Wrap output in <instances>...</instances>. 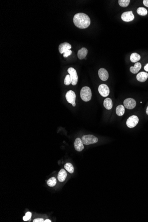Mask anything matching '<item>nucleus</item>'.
I'll return each mask as SVG.
<instances>
[{"instance_id":"15","label":"nucleus","mask_w":148,"mask_h":222,"mask_svg":"<svg viewBox=\"0 0 148 222\" xmlns=\"http://www.w3.org/2000/svg\"><path fill=\"white\" fill-rule=\"evenodd\" d=\"M88 53V50L86 48H82L81 49L79 50L78 52V57L79 59L83 60L85 59Z\"/></svg>"},{"instance_id":"4","label":"nucleus","mask_w":148,"mask_h":222,"mask_svg":"<svg viewBox=\"0 0 148 222\" xmlns=\"http://www.w3.org/2000/svg\"><path fill=\"white\" fill-rule=\"evenodd\" d=\"M68 72L69 74L71 80V84L73 86L77 84L78 81V76L76 70L74 68H70L68 70Z\"/></svg>"},{"instance_id":"5","label":"nucleus","mask_w":148,"mask_h":222,"mask_svg":"<svg viewBox=\"0 0 148 222\" xmlns=\"http://www.w3.org/2000/svg\"><path fill=\"white\" fill-rule=\"evenodd\" d=\"M66 98L68 103L72 104L73 106H76V95L73 90H70L66 92Z\"/></svg>"},{"instance_id":"28","label":"nucleus","mask_w":148,"mask_h":222,"mask_svg":"<svg viewBox=\"0 0 148 222\" xmlns=\"http://www.w3.org/2000/svg\"><path fill=\"white\" fill-rule=\"evenodd\" d=\"M143 4L145 6L148 7V0H144L143 1Z\"/></svg>"},{"instance_id":"31","label":"nucleus","mask_w":148,"mask_h":222,"mask_svg":"<svg viewBox=\"0 0 148 222\" xmlns=\"http://www.w3.org/2000/svg\"><path fill=\"white\" fill-rule=\"evenodd\" d=\"M146 113L147 115H148V106L146 110Z\"/></svg>"},{"instance_id":"21","label":"nucleus","mask_w":148,"mask_h":222,"mask_svg":"<svg viewBox=\"0 0 148 222\" xmlns=\"http://www.w3.org/2000/svg\"><path fill=\"white\" fill-rule=\"evenodd\" d=\"M47 184H48V186H49V187H54L57 184V181H56V178L53 177L50 178L47 181Z\"/></svg>"},{"instance_id":"18","label":"nucleus","mask_w":148,"mask_h":222,"mask_svg":"<svg viewBox=\"0 0 148 222\" xmlns=\"http://www.w3.org/2000/svg\"><path fill=\"white\" fill-rule=\"evenodd\" d=\"M125 107H124V106L122 105H119L116 109V114H117V115L119 116H121L124 115V114L125 113Z\"/></svg>"},{"instance_id":"20","label":"nucleus","mask_w":148,"mask_h":222,"mask_svg":"<svg viewBox=\"0 0 148 222\" xmlns=\"http://www.w3.org/2000/svg\"><path fill=\"white\" fill-rule=\"evenodd\" d=\"M64 168L69 173L72 174L74 173V167H73L72 164L70 163H67L65 164L64 165Z\"/></svg>"},{"instance_id":"19","label":"nucleus","mask_w":148,"mask_h":222,"mask_svg":"<svg viewBox=\"0 0 148 222\" xmlns=\"http://www.w3.org/2000/svg\"><path fill=\"white\" fill-rule=\"evenodd\" d=\"M140 59V55L137 53H133L131 54L130 57V61L133 63H136L139 61Z\"/></svg>"},{"instance_id":"24","label":"nucleus","mask_w":148,"mask_h":222,"mask_svg":"<svg viewBox=\"0 0 148 222\" xmlns=\"http://www.w3.org/2000/svg\"><path fill=\"white\" fill-rule=\"evenodd\" d=\"M64 83L66 85H69L71 83V77L70 75H68L65 77L64 81Z\"/></svg>"},{"instance_id":"3","label":"nucleus","mask_w":148,"mask_h":222,"mask_svg":"<svg viewBox=\"0 0 148 222\" xmlns=\"http://www.w3.org/2000/svg\"><path fill=\"white\" fill-rule=\"evenodd\" d=\"M81 140L83 144L85 145L94 144L98 141V138L93 135H84L82 137Z\"/></svg>"},{"instance_id":"17","label":"nucleus","mask_w":148,"mask_h":222,"mask_svg":"<svg viewBox=\"0 0 148 222\" xmlns=\"http://www.w3.org/2000/svg\"><path fill=\"white\" fill-rule=\"evenodd\" d=\"M103 105L104 106L107 110H111L113 107V103L112 100L109 98H106L104 101Z\"/></svg>"},{"instance_id":"16","label":"nucleus","mask_w":148,"mask_h":222,"mask_svg":"<svg viewBox=\"0 0 148 222\" xmlns=\"http://www.w3.org/2000/svg\"><path fill=\"white\" fill-rule=\"evenodd\" d=\"M142 68V65L140 63H136L134 67H131L130 68V71L133 74L137 73Z\"/></svg>"},{"instance_id":"2","label":"nucleus","mask_w":148,"mask_h":222,"mask_svg":"<svg viewBox=\"0 0 148 222\" xmlns=\"http://www.w3.org/2000/svg\"><path fill=\"white\" fill-rule=\"evenodd\" d=\"M80 97L83 101L88 102L91 100L92 97L91 90L88 87H84L80 91Z\"/></svg>"},{"instance_id":"12","label":"nucleus","mask_w":148,"mask_h":222,"mask_svg":"<svg viewBox=\"0 0 148 222\" xmlns=\"http://www.w3.org/2000/svg\"><path fill=\"white\" fill-rule=\"evenodd\" d=\"M71 48V45L67 42L61 44L59 47V52L61 54H63Z\"/></svg>"},{"instance_id":"14","label":"nucleus","mask_w":148,"mask_h":222,"mask_svg":"<svg viewBox=\"0 0 148 222\" xmlns=\"http://www.w3.org/2000/svg\"><path fill=\"white\" fill-rule=\"evenodd\" d=\"M67 176V173L64 169H62L60 171L58 175V179L60 182H63L65 181Z\"/></svg>"},{"instance_id":"1","label":"nucleus","mask_w":148,"mask_h":222,"mask_svg":"<svg viewBox=\"0 0 148 222\" xmlns=\"http://www.w3.org/2000/svg\"><path fill=\"white\" fill-rule=\"evenodd\" d=\"M74 24L77 28L84 29L88 28L91 24V20L88 16L84 13H78L74 16Z\"/></svg>"},{"instance_id":"6","label":"nucleus","mask_w":148,"mask_h":222,"mask_svg":"<svg viewBox=\"0 0 148 222\" xmlns=\"http://www.w3.org/2000/svg\"><path fill=\"white\" fill-rule=\"evenodd\" d=\"M139 121V118L136 115H132L127 120V125L129 128H133L135 127Z\"/></svg>"},{"instance_id":"27","label":"nucleus","mask_w":148,"mask_h":222,"mask_svg":"<svg viewBox=\"0 0 148 222\" xmlns=\"http://www.w3.org/2000/svg\"><path fill=\"white\" fill-rule=\"evenodd\" d=\"M33 222H45V221L43 219H35L33 221Z\"/></svg>"},{"instance_id":"13","label":"nucleus","mask_w":148,"mask_h":222,"mask_svg":"<svg viewBox=\"0 0 148 222\" xmlns=\"http://www.w3.org/2000/svg\"><path fill=\"white\" fill-rule=\"evenodd\" d=\"M148 78V74L147 72H140L137 75V79L140 82H145Z\"/></svg>"},{"instance_id":"7","label":"nucleus","mask_w":148,"mask_h":222,"mask_svg":"<svg viewBox=\"0 0 148 222\" xmlns=\"http://www.w3.org/2000/svg\"><path fill=\"white\" fill-rule=\"evenodd\" d=\"M98 90L100 95L103 97L108 96L110 94L109 88L105 84H102L99 86Z\"/></svg>"},{"instance_id":"25","label":"nucleus","mask_w":148,"mask_h":222,"mask_svg":"<svg viewBox=\"0 0 148 222\" xmlns=\"http://www.w3.org/2000/svg\"><path fill=\"white\" fill-rule=\"evenodd\" d=\"M31 216H32V213L28 211V212H27L26 213L25 216H24L23 219L25 221L29 220L30 219Z\"/></svg>"},{"instance_id":"9","label":"nucleus","mask_w":148,"mask_h":222,"mask_svg":"<svg viewBox=\"0 0 148 222\" xmlns=\"http://www.w3.org/2000/svg\"><path fill=\"white\" fill-rule=\"evenodd\" d=\"M121 18L125 22H131L134 20V16L132 11H128L123 12L122 14Z\"/></svg>"},{"instance_id":"11","label":"nucleus","mask_w":148,"mask_h":222,"mask_svg":"<svg viewBox=\"0 0 148 222\" xmlns=\"http://www.w3.org/2000/svg\"><path fill=\"white\" fill-rule=\"evenodd\" d=\"M98 74H99V78L102 81H105L108 80L109 78V74L107 70L103 68H100L99 70Z\"/></svg>"},{"instance_id":"30","label":"nucleus","mask_w":148,"mask_h":222,"mask_svg":"<svg viewBox=\"0 0 148 222\" xmlns=\"http://www.w3.org/2000/svg\"><path fill=\"white\" fill-rule=\"evenodd\" d=\"M45 222H51V221L50 219H46L45 221Z\"/></svg>"},{"instance_id":"8","label":"nucleus","mask_w":148,"mask_h":222,"mask_svg":"<svg viewBox=\"0 0 148 222\" xmlns=\"http://www.w3.org/2000/svg\"><path fill=\"white\" fill-rule=\"evenodd\" d=\"M124 106L127 109H133L136 106V102L132 98H128L125 99L124 101Z\"/></svg>"},{"instance_id":"22","label":"nucleus","mask_w":148,"mask_h":222,"mask_svg":"<svg viewBox=\"0 0 148 222\" xmlns=\"http://www.w3.org/2000/svg\"><path fill=\"white\" fill-rule=\"evenodd\" d=\"M137 12V14H139V15L142 16L146 15L148 13L147 9L143 7H139L138 8Z\"/></svg>"},{"instance_id":"29","label":"nucleus","mask_w":148,"mask_h":222,"mask_svg":"<svg viewBox=\"0 0 148 222\" xmlns=\"http://www.w3.org/2000/svg\"><path fill=\"white\" fill-rule=\"evenodd\" d=\"M144 69H145V71H148V64H147V65L145 66V67H144Z\"/></svg>"},{"instance_id":"26","label":"nucleus","mask_w":148,"mask_h":222,"mask_svg":"<svg viewBox=\"0 0 148 222\" xmlns=\"http://www.w3.org/2000/svg\"><path fill=\"white\" fill-rule=\"evenodd\" d=\"M71 53H72V51L71 50H68L63 53V57L65 58H66V57L69 56V55H71Z\"/></svg>"},{"instance_id":"23","label":"nucleus","mask_w":148,"mask_h":222,"mask_svg":"<svg viewBox=\"0 0 148 222\" xmlns=\"http://www.w3.org/2000/svg\"><path fill=\"white\" fill-rule=\"evenodd\" d=\"M130 2V0H119V5L123 7H126L129 5Z\"/></svg>"},{"instance_id":"10","label":"nucleus","mask_w":148,"mask_h":222,"mask_svg":"<svg viewBox=\"0 0 148 222\" xmlns=\"http://www.w3.org/2000/svg\"><path fill=\"white\" fill-rule=\"evenodd\" d=\"M74 147L75 149L78 152L82 151L84 148L82 140L80 138H77L76 139L74 142Z\"/></svg>"}]
</instances>
